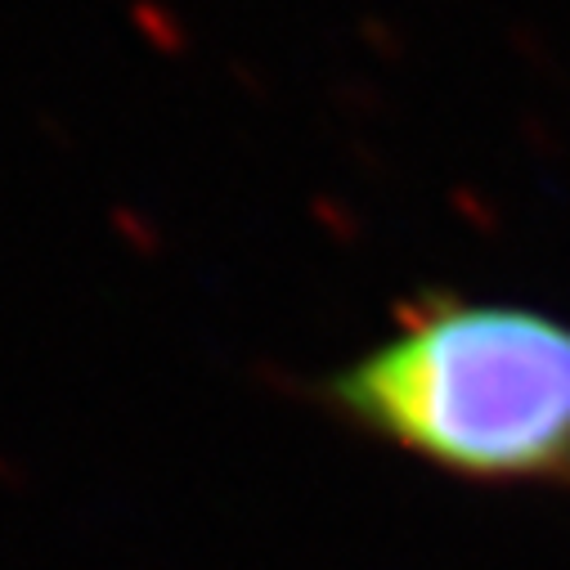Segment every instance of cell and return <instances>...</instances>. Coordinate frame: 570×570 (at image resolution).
Here are the masks:
<instances>
[{
    "label": "cell",
    "instance_id": "1",
    "mask_svg": "<svg viewBox=\"0 0 570 570\" xmlns=\"http://www.w3.org/2000/svg\"><path fill=\"white\" fill-rule=\"evenodd\" d=\"M315 400L450 481L570 494V320L552 311L426 288Z\"/></svg>",
    "mask_w": 570,
    "mask_h": 570
}]
</instances>
